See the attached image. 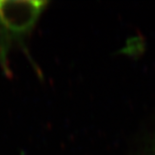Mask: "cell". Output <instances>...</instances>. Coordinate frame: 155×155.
<instances>
[{
    "mask_svg": "<svg viewBox=\"0 0 155 155\" xmlns=\"http://www.w3.org/2000/svg\"><path fill=\"white\" fill-rule=\"evenodd\" d=\"M143 155H155V140L150 141V144L145 149Z\"/></svg>",
    "mask_w": 155,
    "mask_h": 155,
    "instance_id": "obj_1",
    "label": "cell"
}]
</instances>
